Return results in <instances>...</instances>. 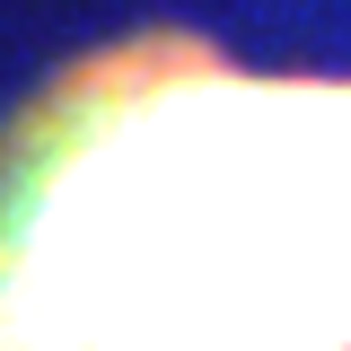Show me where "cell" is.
<instances>
[{
  "label": "cell",
  "instance_id": "1",
  "mask_svg": "<svg viewBox=\"0 0 351 351\" xmlns=\"http://www.w3.org/2000/svg\"><path fill=\"white\" fill-rule=\"evenodd\" d=\"M18 351L351 343V88L184 80L53 158L18 228Z\"/></svg>",
  "mask_w": 351,
  "mask_h": 351
}]
</instances>
